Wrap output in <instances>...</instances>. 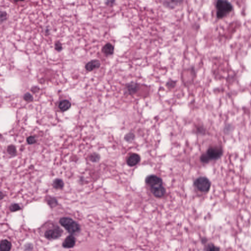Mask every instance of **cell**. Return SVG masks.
<instances>
[{"instance_id":"cb8c5ba5","label":"cell","mask_w":251,"mask_h":251,"mask_svg":"<svg viewBox=\"0 0 251 251\" xmlns=\"http://www.w3.org/2000/svg\"><path fill=\"white\" fill-rule=\"evenodd\" d=\"M201 161L203 162V163H209V161H210V159L209 158L208 155H206V153H204L200 157Z\"/></svg>"},{"instance_id":"5bb4252c","label":"cell","mask_w":251,"mask_h":251,"mask_svg":"<svg viewBox=\"0 0 251 251\" xmlns=\"http://www.w3.org/2000/svg\"><path fill=\"white\" fill-rule=\"evenodd\" d=\"M11 248V244L7 240H2L1 243L0 251H10Z\"/></svg>"},{"instance_id":"ac0fdd59","label":"cell","mask_w":251,"mask_h":251,"mask_svg":"<svg viewBox=\"0 0 251 251\" xmlns=\"http://www.w3.org/2000/svg\"><path fill=\"white\" fill-rule=\"evenodd\" d=\"M179 1H164L163 2V5L166 7H175L179 4Z\"/></svg>"},{"instance_id":"e0dca14e","label":"cell","mask_w":251,"mask_h":251,"mask_svg":"<svg viewBox=\"0 0 251 251\" xmlns=\"http://www.w3.org/2000/svg\"><path fill=\"white\" fill-rule=\"evenodd\" d=\"M205 251H220V248L213 243H209L206 246Z\"/></svg>"},{"instance_id":"4fadbf2b","label":"cell","mask_w":251,"mask_h":251,"mask_svg":"<svg viewBox=\"0 0 251 251\" xmlns=\"http://www.w3.org/2000/svg\"><path fill=\"white\" fill-rule=\"evenodd\" d=\"M71 107V103L67 100H63L59 102L58 108L61 111L64 112L67 111Z\"/></svg>"},{"instance_id":"4316f807","label":"cell","mask_w":251,"mask_h":251,"mask_svg":"<svg viewBox=\"0 0 251 251\" xmlns=\"http://www.w3.org/2000/svg\"><path fill=\"white\" fill-rule=\"evenodd\" d=\"M54 49L56 51H58V52H61L62 50V45L61 43V42L59 41H57L54 44Z\"/></svg>"},{"instance_id":"9a60e30c","label":"cell","mask_w":251,"mask_h":251,"mask_svg":"<svg viewBox=\"0 0 251 251\" xmlns=\"http://www.w3.org/2000/svg\"><path fill=\"white\" fill-rule=\"evenodd\" d=\"M53 186L57 189H62L64 187V182L62 179H56L54 181Z\"/></svg>"},{"instance_id":"8fae6325","label":"cell","mask_w":251,"mask_h":251,"mask_svg":"<svg viewBox=\"0 0 251 251\" xmlns=\"http://www.w3.org/2000/svg\"><path fill=\"white\" fill-rule=\"evenodd\" d=\"M76 239L73 235L67 237L63 242L62 246L65 248H71L75 246Z\"/></svg>"},{"instance_id":"7c38bea8","label":"cell","mask_w":251,"mask_h":251,"mask_svg":"<svg viewBox=\"0 0 251 251\" xmlns=\"http://www.w3.org/2000/svg\"><path fill=\"white\" fill-rule=\"evenodd\" d=\"M102 51L104 54H105L106 56H111L114 54V45L111 44V43H108L103 46Z\"/></svg>"},{"instance_id":"7402d4cb","label":"cell","mask_w":251,"mask_h":251,"mask_svg":"<svg viewBox=\"0 0 251 251\" xmlns=\"http://www.w3.org/2000/svg\"><path fill=\"white\" fill-rule=\"evenodd\" d=\"M176 83L177 82L176 81H173L172 80H170L166 83V87L169 90H171V89H173V88H174L175 87Z\"/></svg>"},{"instance_id":"ba28073f","label":"cell","mask_w":251,"mask_h":251,"mask_svg":"<svg viewBox=\"0 0 251 251\" xmlns=\"http://www.w3.org/2000/svg\"><path fill=\"white\" fill-rule=\"evenodd\" d=\"M139 89V84L137 82H131L125 86V91L129 95H133L137 92Z\"/></svg>"},{"instance_id":"d6986e66","label":"cell","mask_w":251,"mask_h":251,"mask_svg":"<svg viewBox=\"0 0 251 251\" xmlns=\"http://www.w3.org/2000/svg\"><path fill=\"white\" fill-rule=\"evenodd\" d=\"M7 151L8 153L11 156H15L17 153L16 147L14 145H10L8 146Z\"/></svg>"},{"instance_id":"277c9868","label":"cell","mask_w":251,"mask_h":251,"mask_svg":"<svg viewBox=\"0 0 251 251\" xmlns=\"http://www.w3.org/2000/svg\"><path fill=\"white\" fill-rule=\"evenodd\" d=\"M206 153L210 160H216L221 157L223 153V151L220 146H212L208 149Z\"/></svg>"},{"instance_id":"5b68a950","label":"cell","mask_w":251,"mask_h":251,"mask_svg":"<svg viewBox=\"0 0 251 251\" xmlns=\"http://www.w3.org/2000/svg\"><path fill=\"white\" fill-rule=\"evenodd\" d=\"M62 230L59 227H56L46 231L45 233V237L48 239H56L62 236Z\"/></svg>"},{"instance_id":"8992f818","label":"cell","mask_w":251,"mask_h":251,"mask_svg":"<svg viewBox=\"0 0 251 251\" xmlns=\"http://www.w3.org/2000/svg\"><path fill=\"white\" fill-rule=\"evenodd\" d=\"M145 182L151 187L163 185V181L161 177L154 175H149L145 179Z\"/></svg>"},{"instance_id":"603a6c76","label":"cell","mask_w":251,"mask_h":251,"mask_svg":"<svg viewBox=\"0 0 251 251\" xmlns=\"http://www.w3.org/2000/svg\"><path fill=\"white\" fill-rule=\"evenodd\" d=\"M47 203L52 207L58 205V201L55 198H52V197L49 198L47 200Z\"/></svg>"},{"instance_id":"7a4b0ae2","label":"cell","mask_w":251,"mask_h":251,"mask_svg":"<svg viewBox=\"0 0 251 251\" xmlns=\"http://www.w3.org/2000/svg\"><path fill=\"white\" fill-rule=\"evenodd\" d=\"M59 222L62 226L71 234H74L80 231V225L72 219L69 217L62 218Z\"/></svg>"},{"instance_id":"44dd1931","label":"cell","mask_w":251,"mask_h":251,"mask_svg":"<svg viewBox=\"0 0 251 251\" xmlns=\"http://www.w3.org/2000/svg\"><path fill=\"white\" fill-rule=\"evenodd\" d=\"M23 99L27 102H31L34 100V97L30 93H26L23 96Z\"/></svg>"},{"instance_id":"83f0119b","label":"cell","mask_w":251,"mask_h":251,"mask_svg":"<svg viewBox=\"0 0 251 251\" xmlns=\"http://www.w3.org/2000/svg\"><path fill=\"white\" fill-rule=\"evenodd\" d=\"M27 142L30 145L34 144L36 142V139L34 136H30L27 138Z\"/></svg>"},{"instance_id":"6da1fadb","label":"cell","mask_w":251,"mask_h":251,"mask_svg":"<svg viewBox=\"0 0 251 251\" xmlns=\"http://www.w3.org/2000/svg\"><path fill=\"white\" fill-rule=\"evenodd\" d=\"M216 16L218 19H222L232 12L233 6L231 2L227 1L219 0L216 4Z\"/></svg>"},{"instance_id":"3957f363","label":"cell","mask_w":251,"mask_h":251,"mask_svg":"<svg viewBox=\"0 0 251 251\" xmlns=\"http://www.w3.org/2000/svg\"><path fill=\"white\" fill-rule=\"evenodd\" d=\"M211 182L205 177H200L195 181L194 185L198 190L202 192H208L211 187Z\"/></svg>"},{"instance_id":"d4e9b609","label":"cell","mask_w":251,"mask_h":251,"mask_svg":"<svg viewBox=\"0 0 251 251\" xmlns=\"http://www.w3.org/2000/svg\"><path fill=\"white\" fill-rule=\"evenodd\" d=\"M20 209H21V207L18 204H14L10 206V210L12 212L17 211L19 210Z\"/></svg>"},{"instance_id":"2e32d148","label":"cell","mask_w":251,"mask_h":251,"mask_svg":"<svg viewBox=\"0 0 251 251\" xmlns=\"http://www.w3.org/2000/svg\"><path fill=\"white\" fill-rule=\"evenodd\" d=\"M100 155L97 153H93L90 156V160L93 162H97L100 161Z\"/></svg>"},{"instance_id":"9c48e42d","label":"cell","mask_w":251,"mask_h":251,"mask_svg":"<svg viewBox=\"0 0 251 251\" xmlns=\"http://www.w3.org/2000/svg\"><path fill=\"white\" fill-rule=\"evenodd\" d=\"M141 157L137 153H132L127 159V163L130 167L134 166L140 162Z\"/></svg>"},{"instance_id":"30bf717a","label":"cell","mask_w":251,"mask_h":251,"mask_svg":"<svg viewBox=\"0 0 251 251\" xmlns=\"http://www.w3.org/2000/svg\"><path fill=\"white\" fill-rule=\"evenodd\" d=\"M101 66V62L98 59H93L87 62L85 65V68L87 71L91 72L98 69Z\"/></svg>"},{"instance_id":"f1b7e54d","label":"cell","mask_w":251,"mask_h":251,"mask_svg":"<svg viewBox=\"0 0 251 251\" xmlns=\"http://www.w3.org/2000/svg\"><path fill=\"white\" fill-rule=\"evenodd\" d=\"M38 86H34L31 88V91H33L34 93H36V92H38L39 90H36V88H37Z\"/></svg>"},{"instance_id":"52a82bcc","label":"cell","mask_w":251,"mask_h":251,"mask_svg":"<svg viewBox=\"0 0 251 251\" xmlns=\"http://www.w3.org/2000/svg\"><path fill=\"white\" fill-rule=\"evenodd\" d=\"M151 191L153 194L157 198H162L166 194L165 188H164L163 185L151 187Z\"/></svg>"},{"instance_id":"484cf974","label":"cell","mask_w":251,"mask_h":251,"mask_svg":"<svg viewBox=\"0 0 251 251\" xmlns=\"http://www.w3.org/2000/svg\"><path fill=\"white\" fill-rule=\"evenodd\" d=\"M7 13L6 11H1L0 16H1V23H2L5 21L6 20L7 18Z\"/></svg>"},{"instance_id":"ffe728a7","label":"cell","mask_w":251,"mask_h":251,"mask_svg":"<svg viewBox=\"0 0 251 251\" xmlns=\"http://www.w3.org/2000/svg\"><path fill=\"white\" fill-rule=\"evenodd\" d=\"M135 138V135L133 133H129L126 134L124 137V139L126 141L128 142H131Z\"/></svg>"}]
</instances>
